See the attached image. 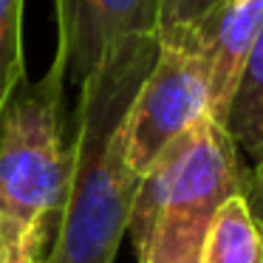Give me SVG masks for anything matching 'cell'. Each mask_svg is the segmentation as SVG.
Masks as SVG:
<instances>
[{
	"label": "cell",
	"mask_w": 263,
	"mask_h": 263,
	"mask_svg": "<svg viewBox=\"0 0 263 263\" xmlns=\"http://www.w3.org/2000/svg\"><path fill=\"white\" fill-rule=\"evenodd\" d=\"M156 54V34H127L80 82L65 195L40 263H114L139 184L125 156L127 110Z\"/></svg>",
	"instance_id": "obj_1"
},
{
	"label": "cell",
	"mask_w": 263,
	"mask_h": 263,
	"mask_svg": "<svg viewBox=\"0 0 263 263\" xmlns=\"http://www.w3.org/2000/svg\"><path fill=\"white\" fill-rule=\"evenodd\" d=\"M65 63L23 80L0 110V260L40 263L54 240L68 176Z\"/></svg>",
	"instance_id": "obj_2"
},
{
	"label": "cell",
	"mask_w": 263,
	"mask_h": 263,
	"mask_svg": "<svg viewBox=\"0 0 263 263\" xmlns=\"http://www.w3.org/2000/svg\"><path fill=\"white\" fill-rule=\"evenodd\" d=\"M164 153V201L139 263H198L212 218L229 198L246 195L252 170L212 116H201Z\"/></svg>",
	"instance_id": "obj_3"
},
{
	"label": "cell",
	"mask_w": 263,
	"mask_h": 263,
	"mask_svg": "<svg viewBox=\"0 0 263 263\" xmlns=\"http://www.w3.org/2000/svg\"><path fill=\"white\" fill-rule=\"evenodd\" d=\"M201 116H210V91L198 48L184 34L159 37L156 63L127 110V167L142 176Z\"/></svg>",
	"instance_id": "obj_4"
},
{
	"label": "cell",
	"mask_w": 263,
	"mask_h": 263,
	"mask_svg": "<svg viewBox=\"0 0 263 263\" xmlns=\"http://www.w3.org/2000/svg\"><path fill=\"white\" fill-rule=\"evenodd\" d=\"M57 57L82 82L116 40L159 31V0H54Z\"/></svg>",
	"instance_id": "obj_5"
},
{
	"label": "cell",
	"mask_w": 263,
	"mask_h": 263,
	"mask_svg": "<svg viewBox=\"0 0 263 263\" xmlns=\"http://www.w3.org/2000/svg\"><path fill=\"white\" fill-rule=\"evenodd\" d=\"M260 26H263V0H238V3L221 0L215 9H210L190 29L167 31V34H184L198 48L206 68L210 116L218 125L223 122L235 82H238L240 68H243L246 57L255 46Z\"/></svg>",
	"instance_id": "obj_6"
},
{
	"label": "cell",
	"mask_w": 263,
	"mask_h": 263,
	"mask_svg": "<svg viewBox=\"0 0 263 263\" xmlns=\"http://www.w3.org/2000/svg\"><path fill=\"white\" fill-rule=\"evenodd\" d=\"M221 127L255 164L263 159V26L240 68Z\"/></svg>",
	"instance_id": "obj_7"
},
{
	"label": "cell",
	"mask_w": 263,
	"mask_h": 263,
	"mask_svg": "<svg viewBox=\"0 0 263 263\" xmlns=\"http://www.w3.org/2000/svg\"><path fill=\"white\" fill-rule=\"evenodd\" d=\"M198 263H263V229L249 212L246 195H235L218 210Z\"/></svg>",
	"instance_id": "obj_8"
},
{
	"label": "cell",
	"mask_w": 263,
	"mask_h": 263,
	"mask_svg": "<svg viewBox=\"0 0 263 263\" xmlns=\"http://www.w3.org/2000/svg\"><path fill=\"white\" fill-rule=\"evenodd\" d=\"M23 80V0H0V110Z\"/></svg>",
	"instance_id": "obj_9"
},
{
	"label": "cell",
	"mask_w": 263,
	"mask_h": 263,
	"mask_svg": "<svg viewBox=\"0 0 263 263\" xmlns=\"http://www.w3.org/2000/svg\"><path fill=\"white\" fill-rule=\"evenodd\" d=\"M218 3L221 0H159V31H156V37L167 34V31L190 29Z\"/></svg>",
	"instance_id": "obj_10"
},
{
	"label": "cell",
	"mask_w": 263,
	"mask_h": 263,
	"mask_svg": "<svg viewBox=\"0 0 263 263\" xmlns=\"http://www.w3.org/2000/svg\"><path fill=\"white\" fill-rule=\"evenodd\" d=\"M246 204L249 212L255 215V221L263 229V159L255 164V170L249 173V190H246Z\"/></svg>",
	"instance_id": "obj_11"
},
{
	"label": "cell",
	"mask_w": 263,
	"mask_h": 263,
	"mask_svg": "<svg viewBox=\"0 0 263 263\" xmlns=\"http://www.w3.org/2000/svg\"><path fill=\"white\" fill-rule=\"evenodd\" d=\"M227 3H238V0H227Z\"/></svg>",
	"instance_id": "obj_12"
},
{
	"label": "cell",
	"mask_w": 263,
	"mask_h": 263,
	"mask_svg": "<svg viewBox=\"0 0 263 263\" xmlns=\"http://www.w3.org/2000/svg\"><path fill=\"white\" fill-rule=\"evenodd\" d=\"M0 263H3V260H0Z\"/></svg>",
	"instance_id": "obj_13"
}]
</instances>
